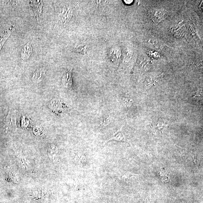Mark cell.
Returning <instances> with one entry per match:
<instances>
[{
  "instance_id": "obj_2",
  "label": "cell",
  "mask_w": 203,
  "mask_h": 203,
  "mask_svg": "<svg viewBox=\"0 0 203 203\" xmlns=\"http://www.w3.org/2000/svg\"><path fill=\"white\" fill-rule=\"evenodd\" d=\"M168 12L163 9H153L150 14L151 20L156 24H158L166 18Z\"/></svg>"
},
{
  "instance_id": "obj_3",
  "label": "cell",
  "mask_w": 203,
  "mask_h": 203,
  "mask_svg": "<svg viewBox=\"0 0 203 203\" xmlns=\"http://www.w3.org/2000/svg\"><path fill=\"white\" fill-rule=\"evenodd\" d=\"M30 5L33 9L38 21H40L42 9L43 6L42 1H30Z\"/></svg>"
},
{
  "instance_id": "obj_13",
  "label": "cell",
  "mask_w": 203,
  "mask_h": 203,
  "mask_svg": "<svg viewBox=\"0 0 203 203\" xmlns=\"http://www.w3.org/2000/svg\"><path fill=\"white\" fill-rule=\"evenodd\" d=\"M125 3L126 4H130L132 3V1H124Z\"/></svg>"
},
{
  "instance_id": "obj_10",
  "label": "cell",
  "mask_w": 203,
  "mask_h": 203,
  "mask_svg": "<svg viewBox=\"0 0 203 203\" xmlns=\"http://www.w3.org/2000/svg\"><path fill=\"white\" fill-rule=\"evenodd\" d=\"M62 103L60 100H55L52 102V109L55 111H61L63 110L64 109L62 106Z\"/></svg>"
},
{
  "instance_id": "obj_5",
  "label": "cell",
  "mask_w": 203,
  "mask_h": 203,
  "mask_svg": "<svg viewBox=\"0 0 203 203\" xmlns=\"http://www.w3.org/2000/svg\"><path fill=\"white\" fill-rule=\"evenodd\" d=\"M32 51H33V49H32L31 43L30 42H28L26 45H24L22 49L21 53V58L23 60L28 59L31 56Z\"/></svg>"
},
{
  "instance_id": "obj_1",
  "label": "cell",
  "mask_w": 203,
  "mask_h": 203,
  "mask_svg": "<svg viewBox=\"0 0 203 203\" xmlns=\"http://www.w3.org/2000/svg\"><path fill=\"white\" fill-rule=\"evenodd\" d=\"M61 12L58 14L57 18V23L60 27H64L68 23L73 16L74 8L70 4L66 5Z\"/></svg>"
},
{
  "instance_id": "obj_6",
  "label": "cell",
  "mask_w": 203,
  "mask_h": 203,
  "mask_svg": "<svg viewBox=\"0 0 203 203\" xmlns=\"http://www.w3.org/2000/svg\"><path fill=\"white\" fill-rule=\"evenodd\" d=\"M62 83L66 88H71L72 84V77L71 72H68L64 74L62 77Z\"/></svg>"
},
{
  "instance_id": "obj_4",
  "label": "cell",
  "mask_w": 203,
  "mask_h": 203,
  "mask_svg": "<svg viewBox=\"0 0 203 203\" xmlns=\"http://www.w3.org/2000/svg\"><path fill=\"white\" fill-rule=\"evenodd\" d=\"M122 128H121L120 130H119L117 131L116 132L114 133L111 137L104 143V145H105L108 142L111 141V140L121 142H126L124 135H123L122 132Z\"/></svg>"
},
{
  "instance_id": "obj_8",
  "label": "cell",
  "mask_w": 203,
  "mask_h": 203,
  "mask_svg": "<svg viewBox=\"0 0 203 203\" xmlns=\"http://www.w3.org/2000/svg\"><path fill=\"white\" fill-rule=\"evenodd\" d=\"M163 74H162L157 77H147L146 79L147 88H149L152 87L155 83L157 82L161 78V77L163 76Z\"/></svg>"
},
{
  "instance_id": "obj_9",
  "label": "cell",
  "mask_w": 203,
  "mask_h": 203,
  "mask_svg": "<svg viewBox=\"0 0 203 203\" xmlns=\"http://www.w3.org/2000/svg\"><path fill=\"white\" fill-rule=\"evenodd\" d=\"M12 29L13 27L9 28V29L8 31L4 32L3 34V35L0 36V51H1L2 46H3L4 43H5L6 40L11 35V32H12Z\"/></svg>"
},
{
  "instance_id": "obj_7",
  "label": "cell",
  "mask_w": 203,
  "mask_h": 203,
  "mask_svg": "<svg viewBox=\"0 0 203 203\" xmlns=\"http://www.w3.org/2000/svg\"><path fill=\"white\" fill-rule=\"evenodd\" d=\"M45 74V71L43 68H40L37 70L34 73L32 79L35 83H38L42 80L43 78L44 75Z\"/></svg>"
},
{
  "instance_id": "obj_12",
  "label": "cell",
  "mask_w": 203,
  "mask_h": 203,
  "mask_svg": "<svg viewBox=\"0 0 203 203\" xmlns=\"http://www.w3.org/2000/svg\"><path fill=\"white\" fill-rule=\"evenodd\" d=\"M87 49V45H80L78 47L77 46V50L78 52H86Z\"/></svg>"
},
{
  "instance_id": "obj_11",
  "label": "cell",
  "mask_w": 203,
  "mask_h": 203,
  "mask_svg": "<svg viewBox=\"0 0 203 203\" xmlns=\"http://www.w3.org/2000/svg\"><path fill=\"white\" fill-rule=\"evenodd\" d=\"M112 118L111 116L110 115L109 116L107 117H106L105 119H104L103 122L102 123V126H106L109 125L111 122Z\"/></svg>"
}]
</instances>
